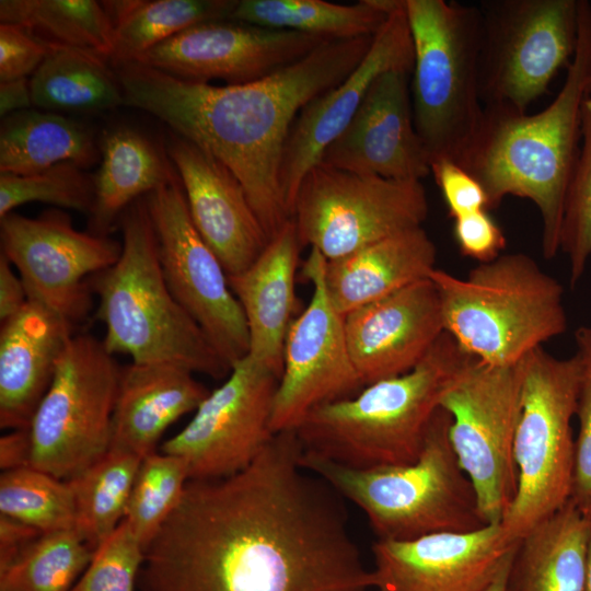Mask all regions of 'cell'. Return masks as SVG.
<instances>
[{
    "label": "cell",
    "mask_w": 591,
    "mask_h": 591,
    "mask_svg": "<svg viewBox=\"0 0 591 591\" xmlns=\"http://www.w3.org/2000/svg\"><path fill=\"white\" fill-rule=\"evenodd\" d=\"M296 431L275 433L254 462L189 479L144 552L140 591H367L372 571L343 497L301 463Z\"/></svg>",
    "instance_id": "cell-1"
},
{
    "label": "cell",
    "mask_w": 591,
    "mask_h": 591,
    "mask_svg": "<svg viewBox=\"0 0 591 591\" xmlns=\"http://www.w3.org/2000/svg\"><path fill=\"white\" fill-rule=\"evenodd\" d=\"M373 37L327 40L270 76L240 85L187 82L138 62L115 68L124 104L154 116L229 167L270 240L291 218L280 167L294 119L358 67Z\"/></svg>",
    "instance_id": "cell-2"
},
{
    "label": "cell",
    "mask_w": 591,
    "mask_h": 591,
    "mask_svg": "<svg viewBox=\"0 0 591 591\" xmlns=\"http://www.w3.org/2000/svg\"><path fill=\"white\" fill-rule=\"evenodd\" d=\"M591 70V4L579 0L576 51L564 84L544 109L528 114L484 106L479 126L456 163L483 185L488 208L507 196L531 200L542 220V252H559L566 192L581 144V106Z\"/></svg>",
    "instance_id": "cell-3"
},
{
    "label": "cell",
    "mask_w": 591,
    "mask_h": 591,
    "mask_svg": "<svg viewBox=\"0 0 591 591\" xmlns=\"http://www.w3.org/2000/svg\"><path fill=\"white\" fill-rule=\"evenodd\" d=\"M475 360L444 332L407 373L312 409L294 430L303 451L354 468L415 463L443 394Z\"/></svg>",
    "instance_id": "cell-4"
},
{
    "label": "cell",
    "mask_w": 591,
    "mask_h": 591,
    "mask_svg": "<svg viewBox=\"0 0 591 591\" xmlns=\"http://www.w3.org/2000/svg\"><path fill=\"white\" fill-rule=\"evenodd\" d=\"M119 223L118 260L90 280L106 349L129 356L134 363L227 378L231 366L167 287L143 198L127 208Z\"/></svg>",
    "instance_id": "cell-5"
},
{
    "label": "cell",
    "mask_w": 591,
    "mask_h": 591,
    "mask_svg": "<svg viewBox=\"0 0 591 591\" xmlns=\"http://www.w3.org/2000/svg\"><path fill=\"white\" fill-rule=\"evenodd\" d=\"M452 417L433 415L415 463L374 468L348 467L302 451V465L363 513L378 540L408 541L425 535L466 533L487 524L475 488L452 449Z\"/></svg>",
    "instance_id": "cell-6"
},
{
    "label": "cell",
    "mask_w": 591,
    "mask_h": 591,
    "mask_svg": "<svg viewBox=\"0 0 591 591\" xmlns=\"http://www.w3.org/2000/svg\"><path fill=\"white\" fill-rule=\"evenodd\" d=\"M444 331L472 357L512 366L567 329L564 288L523 253L501 254L464 278L434 268Z\"/></svg>",
    "instance_id": "cell-7"
},
{
    "label": "cell",
    "mask_w": 591,
    "mask_h": 591,
    "mask_svg": "<svg viewBox=\"0 0 591 591\" xmlns=\"http://www.w3.org/2000/svg\"><path fill=\"white\" fill-rule=\"evenodd\" d=\"M413 39L412 105L431 162L459 160L483 117L479 92L482 14L444 0H404Z\"/></svg>",
    "instance_id": "cell-8"
},
{
    "label": "cell",
    "mask_w": 591,
    "mask_h": 591,
    "mask_svg": "<svg viewBox=\"0 0 591 591\" xmlns=\"http://www.w3.org/2000/svg\"><path fill=\"white\" fill-rule=\"evenodd\" d=\"M581 360L559 359L543 347L523 359L521 407L513 442L518 489L500 524L515 543L569 500L575 466L571 420Z\"/></svg>",
    "instance_id": "cell-9"
},
{
    "label": "cell",
    "mask_w": 591,
    "mask_h": 591,
    "mask_svg": "<svg viewBox=\"0 0 591 591\" xmlns=\"http://www.w3.org/2000/svg\"><path fill=\"white\" fill-rule=\"evenodd\" d=\"M120 373L102 339L72 335L28 426L31 466L69 480L108 452Z\"/></svg>",
    "instance_id": "cell-10"
},
{
    "label": "cell",
    "mask_w": 591,
    "mask_h": 591,
    "mask_svg": "<svg viewBox=\"0 0 591 591\" xmlns=\"http://www.w3.org/2000/svg\"><path fill=\"white\" fill-rule=\"evenodd\" d=\"M428 212L421 181L384 178L317 163L299 186L291 218L301 246L333 260L422 227Z\"/></svg>",
    "instance_id": "cell-11"
},
{
    "label": "cell",
    "mask_w": 591,
    "mask_h": 591,
    "mask_svg": "<svg viewBox=\"0 0 591 591\" xmlns=\"http://www.w3.org/2000/svg\"><path fill=\"white\" fill-rule=\"evenodd\" d=\"M479 10L483 106L526 112L572 60L579 0H495Z\"/></svg>",
    "instance_id": "cell-12"
},
{
    "label": "cell",
    "mask_w": 591,
    "mask_h": 591,
    "mask_svg": "<svg viewBox=\"0 0 591 591\" xmlns=\"http://www.w3.org/2000/svg\"><path fill=\"white\" fill-rule=\"evenodd\" d=\"M522 380L523 360L491 366L476 359L440 402L452 417L450 442L487 524L501 522L518 489L513 442Z\"/></svg>",
    "instance_id": "cell-13"
},
{
    "label": "cell",
    "mask_w": 591,
    "mask_h": 591,
    "mask_svg": "<svg viewBox=\"0 0 591 591\" xmlns=\"http://www.w3.org/2000/svg\"><path fill=\"white\" fill-rule=\"evenodd\" d=\"M143 200L169 289L232 368L248 354L246 321L223 265L193 223L178 174Z\"/></svg>",
    "instance_id": "cell-14"
},
{
    "label": "cell",
    "mask_w": 591,
    "mask_h": 591,
    "mask_svg": "<svg viewBox=\"0 0 591 591\" xmlns=\"http://www.w3.org/2000/svg\"><path fill=\"white\" fill-rule=\"evenodd\" d=\"M3 254L20 275L28 300L42 303L73 326L92 306L90 280L114 265L121 242L77 230L56 208L35 218L14 211L0 218Z\"/></svg>",
    "instance_id": "cell-15"
},
{
    "label": "cell",
    "mask_w": 591,
    "mask_h": 591,
    "mask_svg": "<svg viewBox=\"0 0 591 591\" xmlns=\"http://www.w3.org/2000/svg\"><path fill=\"white\" fill-rule=\"evenodd\" d=\"M280 376L248 356L209 392L190 421L161 452L183 457L190 479H219L248 467L274 437V397Z\"/></svg>",
    "instance_id": "cell-16"
},
{
    "label": "cell",
    "mask_w": 591,
    "mask_h": 591,
    "mask_svg": "<svg viewBox=\"0 0 591 591\" xmlns=\"http://www.w3.org/2000/svg\"><path fill=\"white\" fill-rule=\"evenodd\" d=\"M327 259L315 248L303 264L312 298L292 321L285 340L283 368L274 397V433L294 431L315 407L348 398L364 386L347 346L344 315L333 305L324 282Z\"/></svg>",
    "instance_id": "cell-17"
},
{
    "label": "cell",
    "mask_w": 591,
    "mask_h": 591,
    "mask_svg": "<svg viewBox=\"0 0 591 591\" xmlns=\"http://www.w3.org/2000/svg\"><path fill=\"white\" fill-rule=\"evenodd\" d=\"M332 40L231 19L193 25L151 48L137 61L175 79L240 85L263 79Z\"/></svg>",
    "instance_id": "cell-18"
},
{
    "label": "cell",
    "mask_w": 591,
    "mask_h": 591,
    "mask_svg": "<svg viewBox=\"0 0 591 591\" xmlns=\"http://www.w3.org/2000/svg\"><path fill=\"white\" fill-rule=\"evenodd\" d=\"M517 543V542H515ZM500 523L466 533L408 541L376 540L371 569L376 591H487L515 546Z\"/></svg>",
    "instance_id": "cell-19"
},
{
    "label": "cell",
    "mask_w": 591,
    "mask_h": 591,
    "mask_svg": "<svg viewBox=\"0 0 591 591\" xmlns=\"http://www.w3.org/2000/svg\"><path fill=\"white\" fill-rule=\"evenodd\" d=\"M413 65V39L405 1L401 0L358 67L339 84L311 100L294 119L280 167V185L290 217L303 177L348 126L373 80L390 70L412 72Z\"/></svg>",
    "instance_id": "cell-20"
},
{
    "label": "cell",
    "mask_w": 591,
    "mask_h": 591,
    "mask_svg": "<svg viewBox=\"0 0 591 591\" xmlns=\"http://www.w3.org/2000/svg\"><path fill=\"white\" fill-rule=\"evenodd\" d=\"M390 70L376 77L344 131L318 163L384 178L421 181L430 159L414 124L409 77Z\"/></svg>",
    "instance_id": "cell-21"
},
{
    "label": "cell",
    "mask_w": 591,
    "mask_h": 591,
    "mask_svg": "<svg viewBox=\"0 0 591 591\" xmlns=\"http://www.w3.org/2000/svg\"><path fill=\"white\" fill-rule=\"evenodd\" d=\"M348 350L363 386L407 373L445 332L430 278L344 315Z\"/></svg>",
    "instance_id": "cell-22"
},
{
    "label": "cell",
    "mask_w": 591,
    "mask_h": 591,
    "mask_svg": "<svg viewBox=\"0 0 591 591\" xmlns=\"http://www.w3.org/2000/svg\"><path fill=\"white\" fill-rule=\"evenodd\" d=\"M166 153L197 231L228 276L251 266L269 239L236 176L217 158L171 131Z\"/></svg>",
    "instance_id": "cell-23"
},
{
    "label": "cell",
    "mask_w": 591,
    "mask_h": 591,
    "mask_svg": "<svg viewBox=\"0 0 591 591\" xmlns=\"http://www.w3.org/2000/svg\"><path fill=\"white\" fill-rule=\"evenodd\" d=\"M74 326L28 300L0 328V427L28 428Z\"/></svg>",
    "instance_id": "cell-24"
},
{
    "label": "cell",
    "mask_w": 591,
    "mask_h": 591,
    "mask_svg": "<svg viewBox=\"0 0 591 591\" xmlns=\"http://www.w3.org/2000/svg\"><path fill=\"white\" fill-rule=\"evenodd\" d=\"M301 247L290 218L251 266L228 276L248 329L247 356L279 376L285 340L297 305L296 270Z\"/></svg>",
    "instance_id": "cell-25"
},
{
    "label": "cell",
    "mask_w": 591,
    "mask_h": 591,
    "mask_svg": "<svg viewBox=\"0 0 591 591\" xmlns=\"http://www.w3.org/2000/svg\"><path fill=\"white\" fill-rule=\"evenodd\" d=\"M210 391L194 373L170 364L121 367L109 449L144 456L157 452L165 430L195 412Z\"/></svg>",
    "instance_id": "cell-26"
},
{
    "label": "cell",
    "mask_w": 591,
    "mask_h": 591,
    "mask_svg": "<svg viewBox=\"0 0 591 591\" xmlns=\"http://www.w3.org/2000/svg\"><path fill=\"white\" fill-rule=\"evenodd\" d=\"M436 260L433 241L422 227H417L327 260L325 288L335 309L345 315L429 278Z\"/></svg>",
    "instance_id": "cell-27"
},
{
    "label": "cell",
    "mask_w": 591,
    "mask_h": 591,
    "mask_svg": "<svg viewBox=\"0 0 591 591\" xmlns=\"http://www.w3.org/2000/svg\"><path fill=\"white\" fill-rule=\"evenodd\" d=\"M100 166L89 231L108 235L135 201L177 175L165 147L130 126L105 130L99 140Z\"/></svg>",
    "instance_id": "cell-28"
},
{
    "label": "cell",
    "mask_w": 591,
    "mask_h": 591,
    "mask_svg": "<svg viewBox=\"0 0 591 591\" xmlns=\"http://www.w3.org/2000/svg\"><path fill=\"white\" fill-rule=\"evenodd\" d=\"M591 522L571 500L515 543L506 591H584Z\"/></svg>",
    "instance_id": "cell-29"
},
{
    "label": "cell",
    "mask_w": 591,
    "mask_h": 591,
    "mask_svg": "<svg viewBox=\"0 0 591 591\" xmlns=\"http://www.w3.org/2000/svg\"><path fill=\"white\" fill-rule=\"evenodd\" d=\"M99 161V141L77 119L31 108L2 118L0 174H34L62 162L88 169Z\"/></svg>",
    "instance_id": "cell-30"
},
{
    "label": "cell",
    "mask_w": 591,
    "mask_h": 591,
    "mask_svg": "<svg viewBox=\"0 0 591 591\" xmlns=\"http://www.w3.org/2000/svg\"><path fill=\"white\" fill-rule=\"evenodd\" d=\"M401 0L338 4L324 0H237L230 19L328 39L374 36Z\"/></svg>",
    "instance_id": "cell-31"
},
{
    "label": "cell",
    "mask_w": 591,
    "mask_h": 591,
    "mask_svg": "<svg viewBox=\"0 0 591 591\" xmlns=\"http://www.w3.org/2000/svg\"><path fill=\"white\" fill-rule=\"evenodd\" d=\"M96 55L50 48L30 79L33 105L54 113H86L124 104L116 71Z\"/></svg>",
    "instance_id": "cell-32"
},
{
    "label": "cell",
    "mask_w": 591,
    "mask_h": 591,
    "mask_svg": "<svg viewBox=\"0 0 591 591\" xmlns=\"http://www.w3.org/2000/svg\"><path fill=\"white\" fill-rule=\"evenodd\" d=\"M114 30L111 63L135 62L144 53L182 31L213 20L230 19L237 0L102 1Z\"/></svg>",
    "instance_id": "cell-33"
},
{
    "label": "cell",
    "mask_w": 591,
    "mask_h": 591,
    "mask_svg": "<svg viewBox=\"0 0 591 591\" xmlns=\"http://www.w3.org/2000/svg\"><path fill=\"white\" fill-rule=\"evenodd\" d=\"M0 22L24 27L49 48L81 50L108 61L113 54V23L102 1L1 0Z\"/></svg>",
    "instance_id": "cell-34"
},
{
    "label": "cell",
    "mask_w": 591,
    "mask_h": 591,
    "mask_svg": "<svg viewBox=\"0 0 591 591\" xmlns=\"http://www.w3.org/2000/svg\"><path fill=\"white\" fill-rule=\"evenodd\" d=\"M141 461L136 454L109 449L99 461L67 480L74 502V530L93 551L124 520Z\"/></svg>",
    "instance_id": "cell-35"
},
{
    "label": "cell",
    "mask_w": 591,
    "mask_h": 591,
    "mask_svg": "<svg viewBox=\"0 0 591 591\" xmlns=\"http://www.w3.org/2000/svg\"><path fill=\"white\" fill-rule=\"evenodd\" d=\"M93 553L74 529L44 533L0 570V591H70Z\"/></svg>",
    "instance_id": "cell-36"
},
{
    "label": "cell",
    "mask_w": 591,
    "mask_h": 591,
    "mask_svg": "<svg viewBox=\"0 0 591 591\" xmlns=\"http://www.w3.org/2000/svg\"><path fill=\"white\" fill-rule=\"evenodd\" d=\"M0 514L43 533L71 530L76 525L68 482L33 466L1 473Z\"/></svg>",
    "instance_id": "cell-37"
},
{
    "label": "cell",
    "mask_w": 591,
    "mask_h": 591,
    "mask_svg": "<svg viewBox=\"0 0 591 591\" xmlns=\"http://www.w3.org/2000/svg\"><path fill=\"white\" fill-rule=\"evenodd\" d=\"M189 479L188 465L181 456L153 452L142 459L124 520L144 548L181 501Z\"/></svg>",
    "instance_id": "cell-38"
},
{
    "label": "cell",
    "mask_w": 591,
    "mask_h": 591,
    "mask_svg": "<svg viewBox=\"0 0 591 591\" xmlns=\"http://www.w3.org/2000/svg\"><path fill=\"white\" fill-rule=\"evenodd\" d=\"M94 198L93 175L73 162H62L27 175L0 174V218L30 201L89 216Z\"/></svg>",
    "instance_id": "cell-39"
},
{
    "label": "cell",
    "mask_w": 591,
    "mask_h": 591,
    "mask_svg": "<svg viewBox=\"0 0 591 591\" xmlns=\"http://www.w3.org/2000/svg\"><path fill=\"white\" fill-rule=\"evenodd\" d=\"M559 251L568 257L573 287L591 258V96L581 106V144L566 192Z\"/></svg>",
    "instance_id": "cell-40"
},
{
    "label": "cell",
    "mask_w": 591,
    "mask_h": 591,
    "mask_svg": "<svg viewBox=\"0 0 591 591\" xmlns=\"http://www.w3.org/2000/svg\"><path fill=\"white\" fill-rule=\"evenodd\" d=\"M144 552L139 538L123 520L95 548L89 566L70 591H135Z\"/></svg>",
    "instance_id": "cell-41"
},
{
    "label": "cell",
    "mask_w": 591,
    "mask_h": 591,
    "mask_svg": "<svg viewBox=\"0 0 591 591\" xmlns=\"http://www.w3.org/2000/svg\"><path fill=\"white\" fill-rule=\"evenodd\" d=\"M581 376L576 415L579 419L575 441V466L570 498L581 514L591 522V326L575 332Z\"/></svg>",
    "instance_id": "cell-42"
},
{
    "label": "cell",
    "mask_w": 591,
    "mask_h": 591,
    "mask_svg": "<svg viewBox=\"0 0 591 591\" xmlns=\"http://www.w3.org/2000/svg\"><path fill=\"white\" fill-rule=\"evenodd\" d=\"M430 173L442 194L451 218L489 210L483 185L459 163L450 159L436 160L431 162Z\"/></svg>",
    "instance_id": "cell-43"
},
{
    "label": "cell",
    "mask_w": 591,
    "mask_h": 591,
    "mask_svg": "<svg viewBox=\"0 0 591 591\" xmlns=\"http://www.w3.org/2000/svg\"><path fill=\"white\" fill-rule=\"evenodd\" d=\"M49 50L24 27L0 23V82L33 74Z\"/></svg>",
    "instance_id": "cell-44"
},
{
    "label": "cell",
    "mask_w": 591,
    "mask_h": 591,
    "mask_svg": "<svg viewBox=\"0 0 591 591\" xmlns=\"http://www.w3.org/2000/svg\"><path fill=\"white\" fill-rule=\"evenodd\" d=\"M453 235L460 252L480 263H488L500 256L506 247L501 228L487 210L477 211L453 219Z\"/></svg>",
    "instance_id": "cell-45"
},
{
    "label": "cell",
    "mask_w": 591,
    "mask_h": 591,
    "mask_svg": "<svg viewBox=\"0 0 591 591\" xmlns=\"http://www.w3.org/2000/svg\"><path fill=\"white\" fill-rule=\"evenodd\" d=\"M42 534L28 524L0 514V570L11 565Z\"/></svg>",
    "instance_id": "cell-46"
},
{
    "label": "cell",
    "mask_w": 591,
    "mask_h": 591,
    "mask_svg": "<svg viewBox=\"0 0 591 591\" xmlns=\"http://www.w3.org/2000/svg\"><path fill=\"white\" fill-rule=\"evenodd\" d=\"M28 301L25 286L9 259L0 253V320L16 314Z\"/></svg>",
    "instance_id": "cell-47"
},
{
    "label": "cell",
    "mask_w": 591,
    "mask_h": 591,
    "mask_svg": "<svg viewBox=\"0 0 591 591\" xmlns=\"http://www.w3.org/2000/svg\"><path fill=\"white\" fill-rule=\"evenodd\" d=\"M32 442L28 428L14 429L0 438V467L3 471L31 466Z\"/></svg>",
    "instance_id": "cell-48"
},
{
    "label": "cell",
    "mask_w": 591,
    "mask_h": 591,
    "mask_svg": "<svg viewBox=\"0 0 591 591\" xmlns=\"http://www.w3.org/2000/svg\"><path fill=\"white\" fill-rule=\"evenodd\" d=\"M33 105L27 78L0 82V116L2 118L30 109Z\"/></svg>",
    "instance_id": "cell-49"
},
{
    "label": "cell",
    "mask_w": 591,
    "mask_h": 591,
    "mask_svg": "<svg viewBox=\"0 0 591 591\" xmlns=\"http://www.w3.org/2000/svg\"><path fill=\"white\" fill-rule=\"evenodd\" d=\"M514 549V548H513ZM513 551L503 567L501 568L500 572L498 573L495 581L491 583V586L487 589V591H506V584H507V577L509 572V567L511 564Z\"/></svg>",
    "instance_id": "cell-50"
},
{
    "label": "cell",
    "mask_w": 591,
    "mask_h": 591,
    "mask_svg": "<svg viewBox=\"0 0 591 591\" xmlns=\"http://www.w3.org/2000/svg\"><path fill=\"white\" fill-rule=\"evenodd\" d=\"M584 591H591V537L588 547L587 579Z\"/></svg>",
    "instance_id": "cell-51"
},
{
    "label": "cell",
    "mask_w": 591,
    "mask_h": 591,
    "mask_svg": "<svg viewBox=\"0 0 591 591\" xmlns=\"http://www.w3.org/2000/svg\"><path fill=\"white\" fill-rule=\"evenodd\" d=\"M586 94L587 96H591V70L586 82Z\"/></svg>",
    "instance_id": "cell-52"
}]
</instances>
